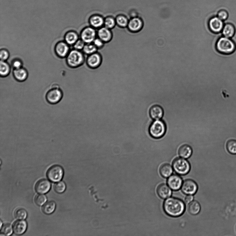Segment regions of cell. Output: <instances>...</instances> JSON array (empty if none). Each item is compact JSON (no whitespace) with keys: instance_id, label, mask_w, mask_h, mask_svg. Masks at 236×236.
Wrapping results in <instances>:
<instances>
[{"instance_id":"44dd1931","label":"cell","mask_w":236,"mask_h":236,"mask_svg":"<svg viewBox=\"0 0 236 236\" xmlns=\"http://www.w3.org/2000/svg\"><path fill=\"white\" fill-rule=\"evenodd\" d=\"M222 31L224 37L228 38H231L235 34V27L234 25L231 23H227L225 25Z\"/></svg>"},{"instance_id":"8992f818","label":"cell","mask_w":236,"mask_h":236,"mask_svg":"<svg viewBox=\"0 0 236 236\" xmlns=\"http://www.w3.org/2000/svg\"><path fill=\"white\" fill-rule=\"evenodd\" d=\"M64 174L63 169L59 165H54L50 167L47 172V176L52 182H59L61 180Z\"/></svg>"},{"instance_id":"5bb4252c","label":"cell","mask_w":236,"mask_h":236,"mask_svg":"<svg viewBox=\"0 0 236 236\" xmlns=\"http://www.w3.org/2000/svg\"><path fill=\"white\" fill-rule=\"evenodd\" d=\"M51 184L48 180L41 179L36 183L35 190L36 191L40 194H45L48 193L50 189Z\"/></svg>"},{"instance_id":"7a4b0ae2","label":"cell","mask_w":236,"mask_h":236,"mask_svg":"<svg viewBox=\"0 0 236 236\" xmlns=\"http://www.w3.org/2000/svg\"><path fill=\"white\" fill-rule=\"evenodd\" d=\"M216 48L221 53L230 54L235 52L236 45L234 41L229 38L222 37L216 42Z\"/></svg>"},{"instance_id":"8d00e7d4","label":"cell","mask_w":236,"mask_h":236,"mask_svg":"<svg viewBox=\"0 0 236 236\" xmlns=\"http://www.w3.org/2000/svg\"><path fill=\"white\" fill-rule=\"evenodd\" d=\"M218 17L222 21L226 20L229 17L228 12L226 10H221L219 11L218 14Z\"/></svg>"},{"instance_id":"8fae6325","label":"cell","mask_w":236,"mask_h":236,"mask_svg":"<svg viewBox=\"0 0 236 236\" xmlns=\"http://www.w3.org/2000/svg\"><path fill=\"white\" fill-rule=\"evenodd\" d=\"M223 21L218 17H214L210 19L209 22V27L211 31L215 33H220L224 27Z\"/></svg>"},{"instance_id":"d590c367","label":"cell","mask_w":236,"mask_h":236,"mask_svg":"<svg viewBox=\"0 0 236 236\" xmlns=\"http://www.w3.org/2000/svg\"><path fill=\"white\" fill-rule=\"evenodd\" d=\"M34 201L38 206H42L47 201L46 197L44 195H37L36 196Z\"/></svg>"},{"instance_id":"4fadbf2b","label":"cell","mask_w":236,"mask_h":236,"mask_svg":"<svg viewBox=\"0 0 236 236\" xmlns=\"http://www.w3.org/2000/svg\"><path fill=\"white\" fill-rule=\"evenodd\" d=\"M88 56L87 60V63L89 67L96 69L101 65L102 59L100 54L96 52Z\"/></svg>"},{"instance_id":"e0dca14e","label":"cell","mask_w":236,"mask_h":236,"mask_svg":"<svg viewBox=\"0 0 236 236\" xmlns=\"http://www.w3.org/2000/svg\"><path fill=\"white\" fill-rule=\"evenodd\" d=\"M13 231L16 235L23 234L27 228V224L26 221L18 220L14 223L13 226Z\"/></svg>"},{"instance_id":"f546056e","label":"cell","mask_w":236,"mask_h":236,"mask_svg":"<svg viewBox=\"0 0 236 236\" xmlns=\"http://www.w3.org/2000/svg\"><path fill=\"white\" fill-rule=\"evenodd\" d=\"M10 71V68L9 65L5 62V61H1L0 63V74L1 76L5 77L9 74Z\"/></svg>"},{"instance_id":"e575fe53","label":"cell","mask_w":236,"mask_h":236,"mask_svg":"<svg viewBox=\"0 0 236 236\" xmlns=\"http://www.w3.org/2000/svg\"><path fill=\"white\" fill-rule=\"evenodd\" d=\"M66 187L65 183L62 181L60 182L56 183L54 186L55 191L58 193H63L65 191Z\"/></svg>"},{"instance_id":"7c38bea8","label":"cell","mask_w":236,"mask_h":236,"mask_svg":"<svg viewBox=\"0 0 236 236\" xmlns=\"http://www.w3.org/2000/svg\"><path fill=\"white\" fill-rule=\"evenodd\" d=\"M143 26V21L140 18L136 17L130 19L127 27L130 32L136 33L140 31Z\"/></svg>"},{"instance_id":"52a82bcc","label":"cell","mask_w":236,"mask_h":236,"mask_svg":"<svg viewBox=\"0 0 236 236\" xmlns=\"http://www.w3.org/2000/svg\"><path fill=\"white\" fill-rule=\"evenodd\" d=\"M63 93L61 90L58 88H54L47 92L45 96L46 101L49 104L55 105L61 100Z\"/></svg>"},{"instance_id":"ab89813d","label":"cell","mask_w":236,"mask_h":236,"mask_svg":"<svg viewBox=\"0 0 236 236\" xmlns=\"http://www.w3.org/2000/svg\"><path fill=\"white\" fill-rule=\"evenodd\" d=\"M9 53L5 49H2L0 52V57L1 61L6 60L9 57Z\"/></svg>"},{"instance_id":"6da1fadb","label":"cell","mask_w":236,"mask_h":236,"mask_svg":"<svg viewBox=\"0 0 236 236\" xmlns=\"http://www.w3.org/2000/svg\"><path fill=\"white\" fill-rule=\"evenodd\" d=\"M163 208L167 215L172 217H178L182 215L185 209L184 202L179 199L170 198L167 199L164 202Z\"/></svg>"},{"instance_id":"d6986e66","label":"cell","mask_w":236,"mask_h":236,"mask_svg":"<svg viewBox=\"0 0 236 236\" xmlns=\"http://www.w3.org/2000/svg\"><path fill=\"white\" fill-rule=\"evenodd\" d=\"M69 49L67 44L63 42L58 43L55 48V51L58 56L62 57H65L68 55Z\"/></svg>"},{"instance_id":"836d02e7","label":"cell","mask_w":236,"mask_h":236,"mask_svg":"<svg viewBox=\"0 0 236 236\" xmlns=\"http://www.w3.org/2000/svg\"><path fill=\"white\" fill-rule=\"evenodd\" d=\"M1 234L9 236L12 234L13 230L12 226L10 224L6 223L1 227Z\"/></svg>"},{"instance_id":"4316f807","label":"cell","mask_w":236,"mask_h":236,"mask_svg":"<svg viewBox=\"0 0 236 236\" xmlns=\"http://www.w3.org/2000/svg\"><path fill=\"white\" fill-rule=\"evenodd\" d=\"M56 207V204L53 201L47 202L42 208L43 212L46 214H50L53 213Z\"/></svg>"},{"instance_id":"2e32d148","label":"cell","mask_w":236,"mask_h":236,"mask_svg":"<svg viewBox=\"0 0 236 236\" xmlns=\"http://www.w3.org/2000/svg\"><path fill=\"white\" fill-rule=\"evenodd\" d=\"M157 193L160 198L163 199L170 197L172 194L171 189L167 185L164 184L158 186L157 189Z\"/></svg>"},{"instance_id":"b9f144b4","label":"cell","mask_w":236,"mask_h":236,"mask_svg":"<svg viewBox=\"0 0 236 236\" xmlns=\"http://www.w3.org/2000/svg\"><path fill=\"white\" fill-rule=\"evenodd\" d=\"M194 198L192 195H188L185 197V201L186 203L189 204L193 200Z\"/></svg>"},{"instance_id":"603a6c76","label":"cell","mask_w":236,"mask_h":236,"mask_svg":"<svg viewBox=\"0 0 236 236\" xmlns=\"http://www.w3.org/2000/svg\"><path fill=\"white\" fill-rule=\"evenodd\" d=\"M173 172V168L168 163L163 164L160 166L159 168V173L161 175L166 178L170 176Z\"/></svg>"},{"instance_id":"d6a6232c","label":"cell","mask_w":236,"mask_h":236,"mask_svg":"<svg viewBox=\"0 0 236 236\" xmlns=\"http://www.w3.org/2000/svg\"><path fill=\"white\" fill-rule=\"evenodd\" d=\"M226 148L227 151L230 154H236V140H230L227 141L226 144Z\"/></svg>"},{"instance_id":"60d3db41","label":"cell","mask_w":236,"mask_h":236,"mask_svg":"<svg viewBox=\"0 0 236 236\" xmlns=\"http://www.w3.org/2000/svg\"><path fill=\"white\" fill-rule=\"evenodd\" d=\"M13 65V67L15 69L21 68L22 65V63L20 61L16 60L14 61Z\"/></svg>"},{"instance_id":"9c48e42d","label":"cell","mask_w":236,"mask_h":236,"mask_svg":"<svg viewBox=\"0 0 236 236\" xmlns=\"http://www.w3.org/2000/svg\"><path fill=\"white\" fill-rule=\"evenodd\" d=\"M182 192L187 195L195 194L198 190V186L194 180L188 179L183 182L181 187Z\"/></svg>"},{"instance_id":"83f0119b","label":"cell","mask_w":236,"mask_h":236,"mask_svg":"<svg viewBox=\"0 0 236 236\" xmlns=\"http://www.w3.org/2000/svg\"><path fill=\"white\" fill-rule=\"evenodd\" d=\"M98 49L93 43L85 44L82 50L84 53L90 55L96 53Z\"/></svg>"},{"instance_id":"5b68a950","label":"cell","mask_w":236,"mask_h":236,"mask_svg":"<svg viewBox=\"0 0 236 236\" xmlns=\"http://www.w3.org/2000/svg\"><path fill=\"white\" fill-rule=\"evenodd\" d=\"M173 167L176 173L181 175H187L191 169L190 163L183 158H177L173 163Z\"/></svg>"},{"instance_id":"ffe728a7","label":"cell","mask_w":236,"mask_h":236,"mask_svg":"<svg viewBox=\"0 0 236 236\" xmlns=\"http://www.w3.org/2000/svg\"><path fill=\"white\" fill-rule=\"evenodd\" d=\"M104 18L102 16L98 15L92 16L89 20L91 26L95 29H99L102 27L104 24Z\"/></svg>"},{"instance_id":"277c9868","label":"cell","mask_w":236,"mask_h":236,"mask_svg":"<svg viewBox=\"0 0 236 236\" xmlns=\"http://www.w3.org/2000/svg\"><path fill=\"white\" fill-rule=\"evenodd\" d=\"M85 61V58L83 53L77 49L73 50L69 53L67 58L68 64L73 68L81 65Z\"/></svg>"},{"instance_id":"74e56055","label":"cell","mask_w":236,"mask_h":236,"mask_svg":"<svg viewBox=\"0 0 236 236\" xmlns=\"http://www.w3.org/2000/svg\"><path fill=\"white\" fill-rule=\"evenodd\" d=\"M85 43L81 39L78 40L77 42L74 44V47L75 49L80 51L83 50L85 45Z\"/></svg>"},{"instance_id":"d4e9b609","label":"cell","mask_w":236,"mask_h":236,"mask_svg":"<svg viewBox=\"0 0 236 236\" xmlns=\"http://www.w3.org/2000/svg\"><path fill=\"white\" fill-rule=\"evenodd\" d=\"M13 73L15 78L19 81H24L27 77V72L23 68L15 69Z\"/></svg>"},{"instance_id":"ac0fdd59","label":"cell","mask_w":236,"mask_h":236,"mask_svg":"<svg viewBox=\"0 0 236 236\" xmlns=\"http://www.w3.org/2000/svg\"><path fill=\"white\" fill-rule=\"evenodd\" d=\"M163 111L162 107L156 105L152 106L149 110V114L151 117L154 120H158L163 117Z\"/></svg>"},{"instance_id":"4dcf8cb0","label":"cell","mask_w":236,"mask_h":236,"mask_svg":"<svg viewBox=\"0 0 236 236\" xmlns=\"http://www.w3.org/2000/svg\"><path fill=\"white\" fill-rule=\"evenodd\" d=\"M15 218L18 220H24L27 216L26 211L23 208L16 209L14 212Z\"/></svg>"},{"instance_id":"f35d334b","label":"cell","mask_w":236,"mask_h":236,"mask_svg":"<svg viewBox=\"0 0 236 236\" xmlns=\"http://www.w3.org/2000/svg\"><path fill=\"white\" fill-rule=\"evenodd\" d=\"M92 43L98 49L102 48L104 47L105 43L99 37H96L94 39Z\"/></svg>"},{"instance_id":"1f68e13d","label":"cell","mask_w":236,"mask_h":236,"mask_svg":"<svg viewBox=\"0 0 236 236\" xmlns=\"http://www.w3.org/2000/svg\"><path fill=\"white\" fill-rule=\"evenodd\" d=\"M116 24V19L112 17H108L104 19V27L108 29H113L115 27Z\"/></svg>"},{"instance_id":"cb8c5ba5","label":"cell","mask_w":236,"mask_h":236,"mask_svg":"<svg viewBox=\"0 0 236 236\" xmlns=\"http://www.w3.org/2000/svg\"><path fill=\"white\" fill-rule=\"evenodd\" d=\"M201 209V205L198 201H193L189 204L188 210V212L191 215L198 214Z\"/></svg>"},{"instance_id":"9a60e30c","label":"cell","mask_w":236,"mask_h":236,"mask_svg":"<svg viewBox=\"0 0 236 236\" xmlns=\"http://www.w3.org/2000/svg\"><path fill=\"white\" fill-rule=\"evenodd\" d=\"M110 30L104 26L99 29L97 32L98 37L104 43L109 42L112 38V34Z\"/></svg>"},{"instance_id":"30bf717a","label":"cell","mask_w":236,"mask_h":236,"mask_svg":"<svg viewBox=\"0 0 236 236\" xmlns=\"http://www.w3.org/2000/svg\"><path fill=\"white\" fill-rule=\"evenodd\" d=\"M167 184L169 187L173 191H177L182 187L183 180L181 177L176 174L169 176L167 179Z\"/></svg>"},{"instance_id":"7402d4cb","label":"cell","mask_w":236,"mask_h":236,"mask_svg":"<svg viewBox=\"0 0 236 236\" xmlns=\"http://www.w3.org/2000/svg\"><path fill=\"white\" fill-rule=\"evenodd\" d=\"M192 148L190 146L188 145H184L179 148V154L180 157L185 159H187L192 155Z\"/></svg>"},{"instance_id":"f1b7e54d","label":"cell","mask_w":236,"mask_h":236,"mask_svg":"<svg viewBox=\"0 0 236 236\" xmlns=\"http://www.w3.org/2000/svg\"><path fill=\"white\" fill-rule=\"evenodd\" d=\"M116 25L123 28L127 27L129 21L126 17L122 15L116 17Z\"/></svg>"},{"instance_id":"ba28073f","label":"cell","mask_w":236,"mask_h":236,"mask_svg":"<svg viewBox=\"0 0 236 236\" xmlns=\"http://www.w3.org/2000/svg\"><path fill=\"white\" fill-rule=\"evenodd\" d=\"M97 32L92 27H86L82 30L81 34V39L85 44L92 43L96 38Z\"/></svg>"},{"instance_id":"484cf974","label":"cell","mask_w":236,"mask_h":236,"mask_svg":"<svg viewBox=\"0 0 236 236\" xmlns=\"http://www.w3.org/2000/svg\"><path fill=\"white\" fill-rule=\"evenodd\" d=\"M79 40L78 35L73 31H70L67 33L65 36L66 42L69 45H74Z\"/></svg>"},{"instance_id":"3957f363","label":"cell","mask_w":236,"mask_h":236,"mask_svg":"<svg viewBox=\"0 0 236 236\" xmlns=\"http://www.w3.org/2000/svg\"><path fill=\"white\" fill-rule=\"evenodd\" d=\"M166 130L165 123L162 120H156L150 126L149 132L151 136L158 139L162 137L165 135Z\"/></svg>"}]
</instances>
